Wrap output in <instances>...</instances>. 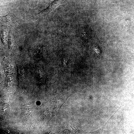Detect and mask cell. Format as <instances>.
Returning a JSON list of instances; mask_svg holds the SVG:
<instances>
[{
  "label": "cell",
  "instance_id": "1",
  "mask_svg": "<svg viewBox=\"0 0 134 134\" xmlns=\"http://www.w3.org/2000/svg\"><path fill=\"white\" fill-rule=\"evenodd\" d=\"M65 0H55L52 2L46 9L38 14L39 15L47 14L53 11L59 5L62 4Z\"/></svg>",
  "mask_w": 134,
  "mask_h": 134
},
{
  "label": "cell",
  "instance_id": "2",
  "mask_svg": "<svg viewBox=\"0 0 134 134\" xmlns=\"http://www.w3.org/2000/svg\"><path fill=\"white\" fill-rule=\"evenodd\" d=\"M12 15L10 13L5 16H0V25L15 26L16 25V23Z\"/></svg>",
  "mask_w": 134,
  "mask_h": 134
},
{
  "label": "cell",
  "instance_id": "3",
  "mask_svg": "<svg viewBox=\"0 0 134 134\" xmlns=\"http://www.w3.org/2000/svg\"><path fill=\"white\" fill-rule=\"evenodd\" d=\"M95 52L96 53L98 56L100 57V54L101 53L100 50L98 47H95Z\"/></svg>",
  "mask_w": 134,
  "mask_h": 134
}]
</instances>
